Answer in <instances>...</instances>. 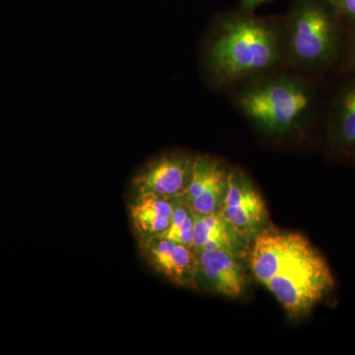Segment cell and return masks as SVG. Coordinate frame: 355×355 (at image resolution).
Segmentation results:
<instances>
[{"mask_svg": "<svg viewBox=\"0 0 355 355\" xmlns=\"http://www.w3.org/2000/svg\"><path fill=\"white\" fill-rule=\"evenodd\" d=\"M247 258L254 279L291 319L309 314L335 287L328 261L299 232L268 226L251 243Z\"/></svg>", "mask_w": 355, "mask_h": 355, "instance_id": "1", "label": "cell"}, {"mask_svg": "<svg viewBox=\"0 0 355 355\" xmlns=\"http://www.w3.org/2000/svg\"><path fill=\"white\" fill-rule=\"evenodd\" d=\"M279 40L270 21L251 11L223 16L205 51V65L217 83L230 85L279 62Z\"/></svg>", "mask_w": 355, "mask_h": 355, "instance_id": "2", "label": "cell"}, {"mask_svg": "<svg viewBox=\"0 0 355 355\" xmlns=\"http://www.w3.org/2000/svg\"><path fill=\"white\" fill-rule=\"evenodd\" d=\"M336 13L327 0H296L289 15V50L300 64H319L335 55Z\"/></svg>", "mask_w": 355, "mask_h": 355, "instance_id": "3", "label": "cell"}, {"mask_svg": "<svg viewBox=\"0 0 355 355\" xmlns=\"http://www.w3.org/2000/svg\"><path fill=\"white\" fill-rule=\"evenodd\" d=\"M310 105V96L298 83L286 79L263 84L240 98L244 113L266 132L292 130Z\"/></svg>", "mask_w": 355, "mask_h": 355, "instance_id": "4", "label": "cell"}, {"mask_svg": "<svg viewBox=\"0 0 355 355\" xmlns=\"http://www.w3.org/2000/svg\"><path fill=\"white\" fill-rule=\"evenodd\" d=\"M220 212L249 244L268 227L265 200L253 182L238 168L229 169Z\"/></svg>", "mask_w": 355, "mask_h": 355, "instance_id": "5", "label": "cell"}, {"mask_svg": "<svg viewBox=\"0 0 355 355\" xmlns=\"http://www.w3.org/2000/svg\"><path fill=\"white\" fill-rule=\"evenodd\" d=\"M193 158L195 156L189 153L172 151L149 161L133 177L132 187L135 196L183 197L190 183Z\"/></svg>", "mask_w": 355, "mask_h": 355, "instance_id": "6", "label": "cell"}, {"mask_svg": "<svg viewBox=\"0 0 355 355\" xmlns=\"http://www.w3.org/2000/svg\"><path fill=\"white\" fill-rule=\"evenodd\" d=\"M198 258V284L226 297H239L248 286V272L245 266L247 256L212 249L196 252Z\"/></svg>", "mask_w": 355, "mask_h": 355, "instance_id": "7", "label": "cell"}, {"mask_svg": "<svg viewBox=\"0 0 355 355\" xmlns=\"http://www.w3.org/2000/svg\"><path fill=\"white\" fill-rule=\"evenodd\" d=\"M228 173L229 168L218 159L195 156L190 183L182 198L195 214L220 211L227 189Z\"/></svg>", "mask_w": 355, "mask_h": 355, "instance_id": "8", "label": "cell"}, {"mask_svg": "<svg viewBox=\"0 0 355 355\" xmlns=\"http://www.w3.org/2000/svg\"><path fill=\"white\" fill-rule=\"evenodd\" d=\"M141 244L147 263L165 279L179 286H198L197 253L191 247L160 236Z\"/></svg>", "mask_w": 355, "mask_h": 355, "instance_id": "9", "label": "cell"}, {"mask_svg": "<svg viewBox=\"0 0 355 355\" xmlns=\"http://www.w3.org/2000/svg\"><path fill=\"white\" fill-rule=\"evenodd\" d=\"M250 245L220 211L195 214L191 241L193 251L221 249L247 256Z\"/></svg>", "mask_w": 355, "mask_h": 355, "instance_id": "10", "label": "cell"}, {"mask_svg": "<svg viewBox=\"0 0 355 355\" xmlns=\"http://www.w3.org/2000/svg\"><path fill=\"white\" fill-rule=\"evenodd\" d=\"M175 200L153 195L135 196L130 217L140 241L164 234L171 223Z\"/></svg>", "mask_w": 355, "mask_h": 355, "instance_id": "11", "label": "cell"}, {"mask_svg": "<svg viewBox=\"0 0 355 355\" xmlns=\"http://www.w3.org/2000/svg\"><path fill=\"white\" fill-rule=\"evenodd\" d=\"M331 140L345 153L355 154V85L343 94L338 104Z\"/></svg>", "mask_w": 355, "mask_h": 355, "instance_id": "12", "label": "cell"}, {"mask_svg": "<svg viewBox=\"0 0 355 355\" xmlns=\"http://www.w3.org/2000/svg\"><path fill=\"white\" fill-rule=\"evenodd\" d=\"M193 222H195V212L187 205L183 198H177L175 200L174 214H173L171 223L167 231L160 237L191 248Z\"/></svg>", "mask_w": 355, "mask_h": 355, "instance_id": "13", "label": "cell"}, {"mask_svg": "<svg viewBox=\"0 0 355 355\" xmlns=\"http://www.w3.org/2000/svg\"><path fill=\"white\" fill-rule=\"evenodd\" d=\"M335 9L336 15L355 23V0H327Z\"/></svg>", "mask_w": 355, "mask_h": 355, "instance_id": "14", "label": "cell"}, {"mask_svg": "<svg viewBox=\"0 0 355 355\" xmlns=\"http://www.w3.org/2000/svg\"><path fill=\"white\" fill-rule=\"evenodd\" d=\"M270 1V0H242L241 3L243 9L247 11H253L257 7L263 6V3Z\"/></svg>", "mask_w": 355, "mask_h": 355, "instance_id": "15", "label": "cell"}, {"mask_svg": "<svg viewBox=\"0 0 355 355\" xmlns=\"http://www.w3.org/2000/svg\"><path fill=\"white\" fill-rule=\"evenodd\" d=\"M354 62H355V49H354Z\"/></svg>", "mask_w": 355, "mask_h": 355, "instance_id": "16", "label": "cell"}]
</instances>
